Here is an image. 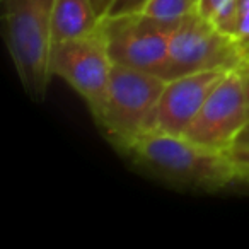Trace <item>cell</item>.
I'll list each match as a JSON object with an SVG mask.
<instances>
[{
  "mask_svg": "<svg viewBox=\"0 0 249 249\" xmlns=\"http://www.w3.org/2000/svg\"><path fill=\"white\" fill-rule=\"evenodd\" d=\"M124 154L143 171L174 186L220 191L242 183L231 154L200 145L184 135L154 130Z\"/></svg>",
  "mask_w": 249,
  "mask_h": 249,
  "instance_id": "1",
  "label": "cell"
},
{
  "mask_svg": "<svg viewBox=\"0 0 249 249\" xmlns=\"http://www.w3.org/2000/svg\"><path fill=\"white\" fill-rule=\"evenodd\" d=\"M166 79L156 73L113 65L106 103L96 118L106 137L126 152L157 126V109Z\"/></svg>",
  "mask_w": 249,
  "mask_h": 249,
  "instance_id": "2",
  "label": "cell"
},
{
  "mask_svg": "<svg viewBox=\"0 0 249 249\" xmlns=\"http://www.w3.org/2000/svg\"><path fill=\"white\" fill-rule=\"evenodd\" d=\"M5 36L14 65L26 89L45 92L50 73V19L53 0H2Z\"/></svg>",
  "mask_w": 249,
  "mask_h": 249,
  "instance_id": "3",
  "label": "cell"
},
{
  "mask_svg": "<svg viewBox=\"0 0 249 249\" xmlns=\"http://www.w3.org/2000/svg\"><path fill=\"white\" fill-rule=\"evenodd\" d=\"M242 65L244 55L235 39L201 14L171 29L166 80L205 70H239Z\"/></svg>",
  "mask_w": 249,
  "mask_h": 249,
  "instance_id": "4",
  "label": "cell"
},
{
  "mask_svg": "<svg viewBox=\"0 0 249 249\" xmlns=\"http://www.w3.org/2000/svg\"><path fill=\"white\" fill-rule=\"evenodd\" d=\"M113 65L101 28L82 38L52 46L50 53L52 77L63 79L86 101L94 120L101 114L106 103Z\"/></svg>",
  "mask_w": 249,
  "mask_h": 249,
  "instance_id": "5",
  "label": "cell"
},
{
  "mask_svg": "<svg viewBox=\"0 0 249 249\" xmlns=\"http://www.w3.org/2000/svg\"><path fill=\"white\" fill-rule=\"evenodd\" d=\"M99 28L114 65L143 70L164 79L173 28L145 18L142 12L103 18Z\"/></svg>",
  "mask_w": 249,
  "mask_h": 249,
  "instance_id": "6",
  "label": "cell"
},
{
  "mask_svg": "<svg viewBox=\"0 0 249 249\" xmlns=\"http://www.w3.org/2000/svg\"><path fill=\"white\" fill-rule=\"evenodd\" d=\"M249 124V104L239 70H229L207 97L184 137L215 150L234 149Z\"/></svg>",
  "mask_w": 249,
  "mask_h": 249,
  "instance_id": "7",
  "label": "cell"
},
{
  "mask_svg": "<svg viewBox=\"0 0 249 249\" xmlns=\"http://www.w3.org/2000/svg\"><path fill=\"white\" fill-rule=\"evenodd\" d=\"M229 70H205L166 80L157 109V132L184 135L207 97Z\"/></svg>",
  "mask_w": 249,
  "mask_h": 249,
  "instance_id": "8",
  "label": "cell"
},
{
  "mask_svg": "<svg viewBox=\"0 0 249 249\" xmlns=\"http://www.w3.org/2000/svg\"><path fill=\"white\" fill-rule=\"evenodd\" d=\"M99 24L101 18L94 9L92 0H53L50 19L52 46L90 35Z\"/></svg>",
  "mask_w": 249,
  "mask_h": 249,
  "instance_id": "9",
  "label": "cell"
},
{
  "mask_svg": "<svg viewBox=\"0 0 249 249\" xmlns=\"http://www.w3.org/2000/svg\"><path fill=\"white\" fill-rule=\"evenodd\" d=\"M140 12L159 24L174 28L200 14V0H147Z\"/></svg>",
  "mask_w": 249,
  "mask_h": 249,
  "instance_id": "10",
  "label": "cell"
},
{
  "mask_svg": "<svg viewBox=\"0 0 249 249\" xmlns=\"http://www.w3.org/2000/svg\"><path fill=\"white\" fill-rule=\"evenodd\" d=\"M235 7L237 0H200V14L231 36L235 22Z\"/></svg>",
  "mask_w": 249,
  "mask_h": 249,
  "instance_id": "11",
  "label": "cell"
},
{
  "mask_svg": "<svg viewBox=\"0 0 249 249\" xmlns=\"http://www.w3.org/2000/svg\"><path fill=\"white\" fill-rule=\"evenodd\" d=\"M232 38L235 39L242 55H244V63H248L249 62V0H237Z\"/></svg>",
  "mask_w": 249,
  "mask_h": 249,
  "instance_id": "12",
  "label": "cell"
},
{
  "mask_svg": "<svg viewBox=\"0 0 249 249\" xmlns=\"http://www.w3.org/2000/svg\"><path fill=\"white\" fill-rule=\"evenodd\" d=\"M147 0H113L104 18H114V16H124V14H135L143 9Z\"/></svg>",
  "mask_w": 249,
  "mask_h": 249,
  "instance_id": "13",
  "label": "cell"
},
{
  "mask_svg": "<svg viewBox=\"0 0 249 249\" xmlns=\"http://www.w3.org/2000/svg\"><path fill=\"white\" fill-rule=\"evenodd\" d=\"M231 159L234 162L235 169L241 174L242 184H246L249 181V145H239L234 147L232 150H229Z\"/></svg>",
  "mask_w": 249,
  "mask_h": 249,
  "instance_id": "14",
  "label": "cell"
},
{
  "mask_svg": "<svg viewBox=\"0 0 249 249\" xmlns=\"http://www.w3.org/2000/svg\"><path fill=\"white\" fill-rule=\"evenodd\" d=\"M92 4H94V9H96L97 16L103 19L104 16H106L107 9H109V5L113 4V0H92Z\"/></svg>",
  "mask_w": 249,
  "mask_h": 249,
  "instance_id": "15",
  "label": "cell"
},
{
  "mask_svg": "<svg viewBox=\"0 0 249 249\" xmlns=\"http://www.w3.org/2000/svg\"><path fill=\"white\" fill-rule=\"evenodd\" d=\"M242 75V82H244V89H246V97H248V104H249V62L239 69Z\"/></svg>",
  "mask_w": 249,
  "mask_h": 249,
  "instance_id": "16",
  "label": "cell"
},
{
  "mask_svg": "<svg viewBox=\"0 0 249 249\" xmlns=\"http://www.w3.org/2000/svg\"><path fill=\"white\" fill-rule=\"evenodd\" d=\"M239 145H249V124L244 128V132L239 135V139L234 147H239Z\"/></svg>",
  "mask_w": 249,
  "mask_h": 249,
  "instance_id": "17",
  "label": "cell"
},
{
  "mask_svg": "<svg viewBox=\"0 0 249 249\" xmlns=\"http://www.w3.org/2000/svg\"><path fill=\"white\" fill-rule=\"evenodd\" d=\"M246 184H248V186H249V181H248V183H246Z\"/></svg>",
  "mask_w": 249,
  "mask_h": 249,
  "instance_id": "18",
  "label": "cell"
}]
</instances>
